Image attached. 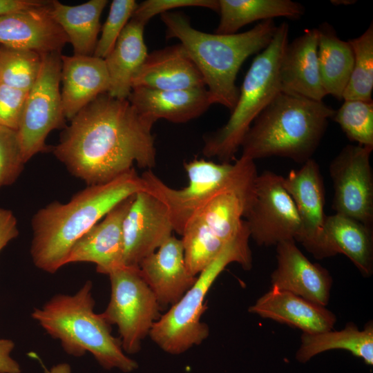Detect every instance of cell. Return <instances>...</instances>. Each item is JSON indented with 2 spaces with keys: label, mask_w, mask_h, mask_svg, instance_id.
<instances>
[{
  "label": "cell",
  "mask_w": 373,
  "mask_h": 373,
  "mask_svg": "<svg viewBox=\"0 0 373 373\" xmlns=\"http://www.w3.org/2000/svg\"><path fill=\"white\" fill-rule=\"evenodd\" d=\"M19 235L17 221L13 213L0 208V251Z\"/></svg>",
  "instance_id": "obj_38"
},
{
  "label": "cell",
  "mask_w": 373,
  "mask_h": 373,
  "mask_svg": "<svg viewBox=\"0 0 373 373\" xmlns=\"http://www.w3.org/2000/svg\"><path fill=\"white\" fill-rule=\"evenodd\" d=\"M14 348L12 340L0 338V373H21L20 365L10 356Z\"/></svg>",
  "instance_id": "obj_39"
},
{
  "label": "cell",
  "mask_w": 373,
  "mask_h": 373,
  "mask_svg": "<svg viewBox=\"0 0 373 373\" xmlns=\"http://www.w3.org/2000/svg\"><path fill=\"white\" fill-rule=\"evenodd\" d=\"M44 368V373H71L70 365L66 363L57 364L50 369H47L45 367Z\"/></svg>",
  "instance_id": "obj_41"
},
{
  "label": "cell",
  "mask_w": 373,
  "mask_h": 373,
  "mask_svg": "<svg viewBox=\"0 0 373 373\" xmlns=\"http://www.w3.org/2000/svg\"><path fill=\"white\" fill-rule=\"evenodd\" d=\"M317 29L318 61L323 88L327 95L341 100L354 64L352 46L348 41L341 40L327 22Z\"/></svg>",
  "instance_id": "obj_27"
},
{
  "label": "cell",
  "mask_w": 373,
  "mask_h": 373,
  "mask_svg": "<svg viewBox=\"0 0 373 373\" xmlns=\"http://www.w3.org/2000/svg\"><path fill=\"white\" fill-rule=\"evenodd\" d=\"M28 93L0 83V126L17 131Z\"/></svg>",
  "instance_id": "obj_37"
},
{
  "label": "cell",
  "mask_w": 373,
  "mask_h": 373,
  "mask_svg": "<svg viewBox=\"0 0 373 373\" xmlns=\"http://www.w3.org/2000/svg\"><path fill=\"white\" fill-rule=\"evenodd\" d=\"M331 350H344L358 357L368 365H373V323L370 321L361 330L353 323H348L339 331L301 335V344L296 358L306 363L313 356Z\"/></svg>",
  "instance_id": "obj_29"
},
{
  "label": "cell",
  "mask_w": 373,
  "mask_h": 373,
  "mask_svg": "<svg viewBox=\"0 0 373 373\" xmlns=\"http://www.w3.org/2000/svg\"><path fill=\"white\" fill-rule=\"evenodd\" d=\"M92 282L88 280L74 295L57 294L31 314L44 329L59 340L64 351L75 356L88 352L104 368L131 372L137 363L127 356L111 325L94 312Z\"/></svg>",
  "instance_id": "obj_5"
},
{
  "label": "cell",
  "mask_w": 373,
  "mask_h": 373,
  "mask_svg": "<svg viewBox=\"0 0 373 373\" xmlns=\"http://www.w3.org/2000/svg\"><path fill=\"white\" fill-rule=\"evenodd\" d=\"M134 196L116 205L101 222L83 235L72 247L66 264L93 262L97 272L107 275L123 265L122 224Z\"/></svg>",
  "instance_id": "obj_17"
},
{
  "label": "cell",
  "mask_w": 373,
  "mask_h": 373,
  "mask_svg": "<svg viewBox=\"0 0 373 373\" xmlns=\"http://www.w3.org/2000/svg\"><path fill=\"white\" fill-rule=\"evenodd\" d=\"M128 100L140 113L173 123L193 119L213 104L206 87L170 90L136 87Z\"/></svg>",
  "instance_id": "obj_23"
},
{
  "label": "cell",
  "mask_w": 373,
  "mask_h": 373,
  "mask_svg": "<svg viewBox=\"0 0 373 373\" xmlns=\"http://www.w3.org/2000/svg\"><path fill=\"white\" fill-rule=\"evenodd\" d=\"M249 238L245 235L227 243L183 296L154 323L149 336L162 350L171 354H182L208 337L209 326L200 321L207 309L206 295L229 264L237 262L245 270L251 268Z\"/></svg>",
  "instance_id": "obj_7"
},
{
  "label": "cell",
  "mask_w": 373,
  "mask_h": 373,
  "mask_svg": "<svg viewBox=\"0 0 373 373\" xmlns=\"http://www.w3.org/2000/svg\"><path fill=\"white\" fill-rule=\"evenodd\" d=\"M283 184L296 205L300 222L296 240L316 259L327 258L325 248V187L317 162L312 158L283 177Z\"/></svg>",
  "instance_id": "obj_13"
},
{
  "label": "cell",
  "mask_w": 373,
  "mask_h": 373,
  "mask_svg": "<svg viewBox=\"0 0 373 373\" xmlns=\"http://www.w3.org/2000/svg\"><path fill=\"white\" fill-rule=\"evenodd\" d=\"M173 231L165 206L147 191L135 193L122 224L123 265L138 267Z\"/></svg>",
  "instance_id": "obj_14"
},
{
  "label": "cell",
  "mask_w": 373,
  "mask_h": 373,
  "mask_svg": "<svg viewBox=\"0 0 373 373\" xmlns=\"http://www.w3.org/2000/svg\"><path fill=\"white\" fill-rule=\"evenodd\" d=\"M108 275L111 299L102 315L109 325H117L124 352L137 353L142 340L160 317L161 307L139 267L121 265Z\"/></svg>",
  "instance_id": "obj_9"
},
{
  "label": "cell",
  "mask_w": 373,
  "mask_h": 373,
  "mask_svg": "<svg viewBox=\"0 0 373 373\" xmlns=\"http://www.w3.org/2000/svg\"><path fill=\"white\" fill-rule=\"evenodd\" d=\"M327 258L346 256L365 277L373 273L372 227L350 217L334 213L327 216L325 224Z\"/></svg>",
  "instance_id": "obj_25"
},
{
  "label": "cell",
  "mask_w": 373,
  "mask_h": 373,
  "mask_svg": "<svg viewBox=\"0 0 373 373\" xmlns=\"http://www.w3.org/2000/svg\"><path fill=\"white\" fill-rule=\"evenodd\" d=\"M43 55L0 45V83L29 91L39 75Z\"/></svg>",
  "instance_id": "obj_32"
},
{
  "label": "cell",
  "mask_w": 373,
  "mask_h": 373,
  "mask_svg": "<svg viewBox=\"0 0 373 373\" xmlns=\"http://www.w3.org/2000/svg\"><path fill=\"white\" fill-rule=\"evenodd\" d=\"M144 26L131 18L113 50L104 59L109 78L107 93L113 98L128 99L133 79L148 55L144 39Z\"/></svg>",
  "instance_id": "obj_24"
},
{
  "label": "cell",
  "mask_w": 373,
  "mask_h": 373,
  "mask_svg": "<svg viewBox=\"0 0 373 373\" xmlns=\"http://www.w3.org/2000/svg\"><path fill=\"white\" fill-rule=\"evenodd\" d=\"M134 168L105 183L88 185L66 202H52L32 218L30 255L35 265L50 274L66 265L73 245L116 205L146 191Z\"/></svg>",
  "instance_id": "obj_2"
},
{
  "label": "cell",
  "mask_w": 373,
  "mask_h": 373,
  "mask_svg": "<svg viewBox=\"0 0 373 373\" xmlns=\"http://www.w3.org/2000/svg\"><path fill=\"white\" fill-rule=\"evenodd\" d=\"M160 17L166 37L178 39L199 69L213 104L231 111L239 95L238 73L249 56L269 44L277 29L274 20L262 21L244 32L219 35L195 29L180 12H167Z\"/></svg>",
  "instance_id": "obj_3"
},
{
  "label": "cell",
  "mask_w": 373,
  "mask_h": 373,
  "mask_svg": "<svg viewBox=\"0 0 373 373\" xmlns=\"http://www.w3.org/2000/svg\"><path fill=\"white\" fill-rule=\"evenodd\" d=\"M332 3V4H335V5H349V4H353L354 3L355 1H350V0H346V1H331Z\"/></svg>",
  "instance_id": "obj_42"
},
{
  "label": "cell",
  "mask_w": 373,
  "mask_h": 373,
  "mask_svg": "<svg viewBox=\"0 0 373 373\" xmlns=\"http://www.w3.org/2000/svg\"><path fill=\"white\" fill-rule=\"evenodd\" d=\"M137 6L134 0L112 1L93 56L104 59L111 52L121 32L131 19Z\"/></svg>",
  "instance_id": "obj_34"
},
{
  "label": "cell",
  "mask_w": 373,
  "mask_h": 373,
  "mask_svg": "<svg viewBox=\"0 0 373 373\" xmlns=\"http://www.w3.org/2000/svg\"><path fill=\"white\" fill-rule=\"evenodd\" d=\"M138 267L160 307L175 304L197 278L188 271L181 239L173 235L145 257Z\"/></svg>",
  "instance_id": "obj_18"
},
{
  "label": "cell",
  "mask_w": 373,
  "mask_h": 373,
  "mask_svg": "<svg viewBox=\"0 0 373 373\" xmlns=\"http://www.w3.org/2000/svg\"><path fill=\"white\" fill-rule=\"evenodd\" d=\"M248 311L307 334L332 330L337 320L335 314L325 306L275 288H271L260 297Z\"/></svg>",
  "instance_id": "obj_21"
},
{
  "label": "cell",
  "mask_w": 373,
  "mask_h": 373,
  "mask_svg": "<svg viewBox=\"0 0 373 373\" xmlns=\"http://www.w3.org/2000/svg\"><path fill=\"white\" fill-rule=\"evenodd\" d=\"M156 121L140 113L128 99L106 93L70 120L52 152L88 186L111 181L133 164L151 170L156 163L151 132Z\"/></svg>",
  "instance_id": "obj_1"
},
{
  "label": "cell",
  "mask_w": 373,
  "mask_h": 373,
  "mask_svg": "<svg viewBox=\"0 0 373 373\" xmlns=\"http://www.w3.org/2000/svg\"><path fill=\"white\" fill-rule=\"evenodd\" d=\"M334 113L323 101L280 91L249 128L241 156L254 161L278 156L303 164L312 158Z\"/></svg>",
  "instance_id": "obj_4"
},
{
  "label": "cell",
  "mask_w": 373,
  "mask_h": 373,
  "mask_svg": "<svg viewBox=\"0 0 373 373\" xmlns=\"http://www.w3.org/2000/svg\"><path fill=\"white\" fill-rule=\"evenodd\" d=\"M220 18L216 34L237 33L243 26L258 20L284 17L300 19L305 8L291 0H219Z\"/></svg>",
  "instance_id": "obj_28"
},
{
  "label": "cell",
  "mask_w": 373,
  "mask_h": 373,
  "mask_svg": "<svg viewBox=\"0 0 373 373\" xmlns=\"http://www.w3.org/2000/svg\"><path fill=\"white\" fill-rule=\"evenodd\" d=\"M181 236L185 264L193 276H198L206 269L227 244L220 240L198 216L187 224Z\"/></svg>",
  "instance_id": "obj_30"
},
{
  "label": "cell",
  "mask_w": 373,
  "mask_h": 373,
  "mask_svg": "<svg viewBox=\"0 0 373 373\" xmlns=\"http://www.w3.org/2000/svg\"><path fill=\"white\" fill-rule=\"evenodd\" d=\"M289 26H277L269 44L253 60L236 104L226 124L204 137L202 153L221 162H231L251 125L280 91L278 67L288 43Z\"/></svg>",
  "instance_id": "obj_6"
},
{
  "label": "cell",
  "mask_w": 373,
  "mask_h": 373,
  "mask_svg": "<svg viewBox=\"0 0 373 373\" xmlns=\"http://www.w3.org/2000/svg\"><path fill=\"white\" fill-rule=\"evenodd\" d=\"M182 7H202L218 12L219 3L216 0H146L137 4L131 18L146 25L157 15Z\"/></svg>",
  "instance_id": "obj_36"
},
{
  "label": "cell",
  "mask_w": 373,
  "mask_h": 373,
  "mask_svg": "<svg viewBox=\"0 0 373 373\" xmlns=\"http://www.w3.org/2000/svg\"><path fill=\"white\" fill-rule=\"evenodd\" d=\"M332 119L347 137L358 145L373 146V101L344 100Z\"/></svg>",
  "instance_id": "obj_33"
},
{
  "label": "cell",
  "mask_w": 373,
  "mask_h": 373,
  "mask_svg": "<svg viewBox=\"0 0 373 373\" xmlns=\"http://www.w3.org/2000/svg\"><path fill=\"white\" fill-rule=\"evenodd\" d=\"M107 3V0H90L68 6L51 0L50 14L72 45L74 55H94L101 28L100 17Z\"/></svg>",
  "instance_id": "obj_26"
},
{
  "label": "cell",
  "mask_w": 373,
  "mask_h": 373,
  "mask_svg": "<svg viewBox=\"0 0 373 373\" xmlns=\"http://www.w3.org/2000/svg\"><path fill=\"white\" fill-rule=\"evenodd\" d=\"M317 28H307L287 43L279 67L280 90L315 101L327 95L321 78L318 61Z\"/></svg>",
  "instance_id": "obj_19"
},
{
  "label": "cell",
  "mask_w": 373,
  "mask_h": 373,
  "mask_svg": "<svg viewBox=\"0 0 373 373\" xmlns=\"http://www.w3.org/2000/svg\"><path fill=\"white\" fill-rule=\"evenodd\" d=\"M61 91L66 119L71 120L81 110L108 92L109 78L103 59L95 56L62 55Z\"/></svg>",
  "instance_id": "obj_22"
},
{
  "label": "cell",
  "mask_w": 373,
  "mask_h": 373,
  "mask_svg": "<svg viewBox=\"0 0 373 373\" xmlns=\"http://www.w3.org/2000/svg\"><path fill=\"white\" fill-rule=\"evenodd\" d=\"M61 52L43 55L39 75L28 93L17 134L27 162L35 155L49 151V133L65 126L60 83Z\"/></svg>",
  "instance_id": "obj_10"
},
{
  "label": "cell",
  "mask_w": 373,
  "mask_h": 373,
  "mask_svg": "<svg viewBox=\"0 0 373 373\" xmlns=\"http://www.w3.org/2000/svg\"><path fill=\"white\" fill-rule=\"evenodd\" d=\"M255 166L254 160L242 156L234 163L194 159L184 164L189 184L181 189L168 186L151 170H146L141 177L146 191L165 206L173 231L181 236L187 224L211 199Z\"/></svg>",
  "instance_id": "obj_8"
},
{
  "label": "cell",
  "mask_w": 373,
  "mask_h": 373,
  "mask_svg": "<svg viewBox=\"0 0 373 373\" xmlns=\"http://www.w3.org/2000/svg\"><path fill=\"white\" fill-rule=\"evenodd\" d=\"M26 163L17 131L0 126V189L12 184Z\"/></svg>",
  "instance_id": "obj_35"
},
{
  "label": "cell",
  "mask_w": 373,
  "mask_h": 373,
  "mask_svg": "<svg viewBox=\"0 0 373 373\" xmlns=\"http://www.w3.org/2000/svg\"><path fill=\"white\" fill-rule=\"evenodd\" d=\"M283 179L269 171L257 176L254 198L245 218L250 237L259 246L296 241L300 236L301 226L297 209Z\"/></svg>",
  "instance_id": "obj_11"
},
{
  "label": "cell",
  "mask_w": 373,
  "mask_h": 373,
  "mask_svg": "<svg viewBox=\"0 0 373 373\" xmlns=\"http://www.w3.org/2000/svg\"><path fill=\"white\" fill-rule=\"evenodd\" d=\"M170 90L206 87L199 69L180 43L148 53L135 74L132 89Z\"/></svg>",
  "instance_id": "obj_20"
},
{
  "label": "cell",
  "mask_w": 373,
  "mask_h": 373,
  "mask_svg": "<svg viewBox=\"0 0 373 373\" xmlns=\"http://www.w3.org/2000/svg\"><path fill=\"white\" fill-rule=\"evenodd\" d=\"M50 2L1 16L0 45L41 55L61 52L68 39L50 14Z\"/></svg>",
  "instance_id": "obj_16"
},
{
  "label": "cell",
  "mask_w": 373,
  "mask_h": 373,
  "mask_svg": "<svg viewBox=\"0 0 373 373\" xmlns=\"http://www.w3.org/2000/svg\"><path fill=\"white\" fill-rule=\"evenodd\" d=\"M354 52L352 73L343 99L372 101L373 89V24L359 37L348 41Z\"/></svg>",
  "instance_id": "obj_31"
},
{
  "label": "cell",
  "mask_w": 373,
  "mask_h": 373,
  "mask_svg": "<svg viewBox=\"0 0 373 373\" xmlns=\"http://www.w3.org/2000/svg\"><path fill=\"white\" fill-rule=\"evenodd\" d=\"M372 150L373 146L347 145L329 168L334 189L332 209L370 227L373 223Z\"/></svg>",
  "instance_id": "obj_12"
},
{
  "label": "cell",
  "mask_w": 373,
  "mask_h": 373,
  "mask_svg": "<svg viewBox=\"0 0 373 373\" xmlns=\"http://www.w3.org/2000/svg\"><path fill=\"white\" fill-rule=\"evenodd\" d=\"M46 0H0V17L8 13L46 4Z\"/></svg>",
  "instance_id": "obj_40"
},
{
  "label": "cell",
  "mask_w": 373,
  "mask_h": 373,
  "mask_svg": "<svg viewBox=\"0 0 373 373\" xmlns=\"http://www.w3.org/2000/svg\"><path fill=\"white\" fill-rule=\"evenodd\" d=\"M277 266L271 275V288L287 291L325 306L328 304L332 278L297 247L295 240L276 245Z\"/></svg>",
  "instance_id": "obj_15"
}]
</instances>
